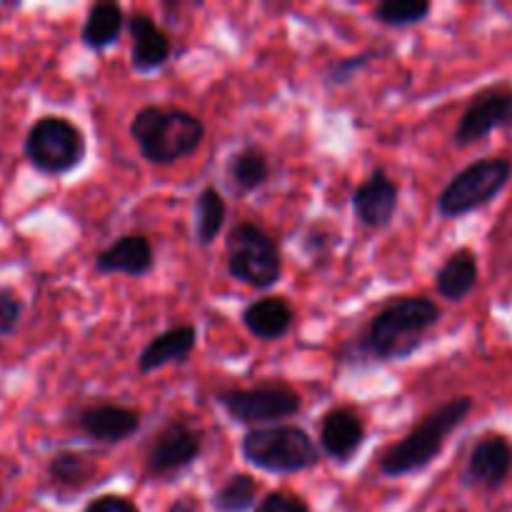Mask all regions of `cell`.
Wrapping results in <instances>:
<instances>
[{"label":"cell","instance_id":"cell-1","mask_svg":"<svg viewBox=\"0 0 512 512\" xmlns=\"http://www.w3.org/2000/svg\"><path fill=\"white\" fill-rule=\"evenodd\" d=\"M443 310L433 298L405 295L390 300L368 320L350 343V363H403L425 345L430 330L440 323Z\"/></svg>","mask_w":512,"mask_h":512},{"label":"cell","instance_id":"cell-2","mask_svg":"<svg viewBox=\"0 0 512 512\" xmlns=\"http://www.w3.org/2000/svg\"><path fill=\"white\" fill-rule=\"evenodd\" d=\"M473 408L475 400L470 395H458L425 415L403 440L385 450L378 463L380 475L395 480L428 470L440 458L450 435L470 418Z\"/></svg>","mask_w":512,"mask_h":512},{"label":"cell","instance_id":"cell-3","mask_svg":"<svg viewBox=\"0 0 512 512\" xmlns=\"http://www.w3.org/2000/svg\"><path fill=\"white\" fill-rule=\"evenodd\" d=\"M130 138L148 163L173 165L203 145L205 123L190 110L143 105L130 120Z\"/></svg>","mask_w":512,"mask_h":512},{"label":"cell","instance_id":"cell-4","mask_svg":"<svg viewBox=\"0 0 512 512\" xmlns=\"http://www.w3.org/2000/svg\"><path fill=\"white\" fill-rule=\"evenodd\" d=\"M240 455L270 475H298L320 463V448L308 430L290 423L250 428L240 440Z\"/></svg>","mask_w":512,"mask_h":512},{"label":"cell","instance_id":"cell-5","mask_svg":"<svg viewBox=\"0 0 512 512\" xmlns=\"http://www.w3.org/2000/svg\"><path fill=\"white\" fill-rule=\"evenodd\" d=\"M225 248H228V275L240 285L268 290L283 278L280 245L263 225L253 220L235 223L225 240Z\"/></svg>","mask_w":512,"mask_h":512},{"label":"cell","instance_id":"cell-6","mask_svg":"<svg viewBox=\"0 0 512 512\" xmlns=\"http://www.w3.org/2000/svg\"><path fill=\"white\" fill-rule=\"evenodd\" d=\"M510 180L512 160L505 158V155L473 160L460 173H455L448 180V185L440 190L435 210H438L440 218L458 220L493 203L508 188Z\"/></svg>","mask_w":512,"mask_h":512},{"label":"cell","instance_id":"cell-7","mask_svg":"<svg viewBox=\"0 0 512 512\" xmlns=\"http://www.w3.org/2000/svg\"><path fill=\"white\" fill-rule=\"evenodd\" d=\"M23 153L43 175H65L80 168L88 155L85 133L65 115H43L30 125Z\"/></svg>","mask_w":512,"mask_h":512},{"label":"cell","instance_id":"cell-8","mask_svg":"<svg viewBox=\"0 0 512 512\" xmlns=\"http://www.w3.org/2000/svg\"><path fill=\"white\" fill-rule=\"evenodd\" d=\"M215 403L230 420L248 428H265L295 418L303 410L298 390L283 383H263L253 388H225L215 393Z\"/></svg>","mask_w":512,"mask_h":512},{"label":"cell","instance_id":"cell-9","mask_svg":"<svg viewBox=\"0 0 512 512\" xmlns=\"http://www.w3.org/2000/svg\"><path fill=\"white\" fill-rule=\"evenodd\" d=\"M205 448L203 430L185 418H170L145 450L143 475L148 480H170L200 460Z\"/></svg>","mask_w":512,"mask_h":512},{"label":"cell","instance_id":"cell-10","mask_svg":"<svg viewBox=\"0 0 512 512\" xmlns=\"http://www.w3.org/2000/svg\"><path fill=\"white\" fill-rule=\"evenodd\" d=\"M495 130H512V85L495 83L475 93L455 125L453 143L470 148Z\"/></svg>","mask_w":512,"mask_h":512},{"label":"cell","instance_id":"cell-11","mask_svg":"<svg viewBox=\"0 0 512 512\" xmlns=\"http://www.w3.org/2000/svg\"><path fill=\"white\" fill-rule=\"evenodd\" d=\"M512 475V443L503 433H485L470 448L463 483L468 488L500 490Z\"/></svg>","mask_w":512,"mask_h":512},{"label":"cell","instance_id":"cell-12","mask_svg":"<svg viewBox=\"0 0 512 512\" xmlns=\"http://www.w3.org/2000/svg\"><path fill=\"white\" fill-rule=\"evenodd\" d=\"M75 425L93 443L120 445L138 435L143 415H140V410L125 408L118 403H93L80 410Z\"/></svg>","mask_w":512,"mask_h":512},{"label":"cell","instance_id":"cell-13","mask_svg":"<svg viewBox=\"0 0 512 512\" xmlns=\"http://www.w3.org/2000/svg\"><path fill=\"white\" fill-rule=\"evenodd\" d=\"M353 213L365 228H388L400 203V188L385 168H375L358 188L353 190Z\"/></svg>","mask_w":512,"mask_h":512},{"label":"cell","instance_id":"cell-14","mask_svg":"<svg viewBox=\"0 0 512 512\" xmlns=\"http://www.w3.org/2000/svg\"><path fill=\"white\" fill-rule=\"evenodd\" d=\"M318 443L320 453L328 455L333 463L348 465L365 443V423L358 410L348 405L330 408L320 420Z\"/></svg>","mask_w":512,"mask_h":512},{"label":"cell","instance_id":"cell-15","mask_svg":"<svg viewBox=\"0 0 512 512\" xmlns=\"http://www.w3.org/2000/svg\"><path fill=\"white\" fill-rule=\"evenodd\" d=\"M125 28L130 35V63L135 73H155L168 63L173 43L148 13H133L125 18Z\"/></svg>","mask_w":512,"mask_h":512},{"label":"cell","instance_id":"cell-16","mask_svg":"<svg viewBox=\"0 0 512 512\" xmlns=\"http://www.w3.org/2000/svg\"><path fill=\"white\" fill-rule=\"evenodd\" d=\"M155 268V250L145 235H120L113 245L95 255V270L100 275H128L145 278Z\"/></svg>","mask_w":512,"mask_h":512},{"label":"cell","instance_id":"cell-17","mask_svg":"<svg viewBox=\"0 0 512 512\" xmlns=\"http://www.w3.org/2000/svg\"><path fill=\"white\" fill-rule=\"evenodd\" d=\"M198 345V328L195 325H175L155 335L138 355V370L143 375L163 370L168 365H183L193 355Z\"/></svg>","mask_w":512,"mask_h":512},{"label":"cell","instance_id":"cell-18","mask_svg":"<svg viewBox=\"0 0 512 512\" xmlns=\"http://www.w3.org/2000/svg\"><path fill=\"white\" fill-rule=\"evenodd\" d=\"M240 320L253 338L263 340V343H275L293 330L295 310L280 295H265V298L245 305Z\"/></svg>","mask_w":512,"mask_h":512},{"label":"cell","instance_id":"cell-19","mask_svg":"<svg viewBox=\"0 0 512 512\" xmlns=\"http://www.w3.org/2000/svg\"><path fill=\"white\" fill-rule=\"evenodd\" d=\"M480 280L478 255L470 248H458L443 260V265L435 273V290L448 303H463L473 295Z\"/></svg>","mask_w":512,"mask_h":512},{"label":"cell","instance_id":"cell-20","mask_svg":"<svg viewBox=\"0 0 512 512\" xmlns=\"http://www.w3.org/2000/svg\"><path fill=\"white\" fill-rule=\"evenodd\" d=\"M225 180L238 195H250L270 180V158L260 145L245 143L225 163Z\"/></svg>","mask_w":512,"mask_h":512},{"label":"cell","instance_id":"cell-21","mask_svg":"<svg viewBox=\"0 0 512 512\" xmlns=\"http://www.w3.org/2000/svg\"><path fill=\"white\" fill-rule=\"evenodd\" d=\"M125 28V13L118 3H95L90 5L88 15L80 28V43L93 53L113 48L120 40Z\"/></svg>","mask_w":512,"mask_h":512},{"label":"cell","instance_id":"cell-22","mask_svg":"<svg viewBox=\"0 0 512 512\" xmlns=\"http://www.w3.org/2000/svg\"><path fill=\"white\" fill-rule=\"evenodd\" d=\"M48 480L53 488L65 493H80L88 485L98 483V463L78 450H60L48 460Z\"/></svg>","mask_w":512,"mask_h":512},{"label":"cell","instance_id":"cell-23","mask_svg":"<svg viewBox=\"0 0 512 512\" xmlns=\"http://www.w3.org/2000/svg\"><path fill=\"white\" fill-rule=\"evenodd\" d=\"M195 240L198 245L208 248L218 240V235L223 233L225 220H228V205H225L223 193H220L215 185H208L198 193L195 198Z\"/></svg>","mask_w":512,"mask_h":512},{"label":"cell","instance_id":"cell-24","mask_svg":"<svg viewBox=\"0 0 512 512\" xmlns=\"http://www.w3.org/2000/svg\"><path fill=\"white\" fill-rule=\"evenodd\" d=\"M258 505V483L248 473H233L210 498L215 512H250Z\"/></svg>","mask_w":512,"mask_h":512},{"label":"cell","instance_id":"cell-25","mask_svg":"<svg viewBox=\"0 0 512 512\" xmlns=\"http://www.w3.org/2000/svg\"><path fill=\"white\" fill-rule=\"evenodd\" d=\"M433 5L425 0H383L373 8V18L385 28H410L428 20Z\"/></svg>","mask_w":512,"mask_h":512},{"label":"cell","instance_id":"cell-26","mask_svg":"<svg viewBox=\"0 0 512 512\" xmlns=\"http://www.w3.org/2000/svg\"><path fill=\"white\" fill-rule=\"evenodd\" d=\"M375 58H378V50H363V53L350 55V58L335 60V63L328 68V73H325V78H328V83L333 85H345L350 83L355 75L363 73Z\"/></svg>","mask_w":512,"mask_h":512},{"label":"cell","instance_id":"cell-27","mask_svg":"<svg viewBox=\"0 0 512 512\" xmlns=\"http://www.w3.org/2000/svg\"><path fill=\"white\" fill-rule=\"evenodd\" d=\"M23 308V300L13 288H0V338H8L18 330Z\"/></svg>","mask_w":512,"mask_h":512},{"label":"cell","instance_id":"cell-28","mask_svg":"<svg viewBox=\"0 0 512 512\" xmlns=\"http://www.w3.org/2000/svg\"><path fill=\"white\" fill-rule=\"evenodd\" d=\"M250 512H310V505L305 503L300 495L285 493V490H275L268 493Z\"/></svg>","mask_w":512,"mask_h":512},{"label":"cell","instance_id":"cell-29","mask_svg":"<svg viewBox=\"0 0 512 512\" xmlns=\"http://www.w3.org/2000/svg\"><path fill=\"white\" fill-rule=\"evenodd\" d=\"M85 512H140V508L133 503V500L125 498V495L108 493V495H98L95 500H90Z\"/></svg>","mask_w":512,"mask_h":512},{"label":"cell","instance_id":"cell-30","mask_svg":"<svg viewBox=\"0 0 512 512\" xmlns=\"http://www.w3.org/2000/svg\"><path fill=\"white\" fill-rule=\"evenodd\" d=\"M165 512H198L195 510V503L190 498H180V500H175L173 505H168V510Z\"/></svg>","mask_w":512,"mask_h":512},{"label":"cell","instance_id":"cell-31","mask_svg":"<svg viewBox=\"0 0 512 512\" xmlns=\"http://www.w3.org/2000/svg\"><path fill=\"white\" fill-rule=\"evenodd\" d=\"M0 350H3V348H0Z\"/></svg>","mask_w":512,"mask_h":512}]
</instances>
